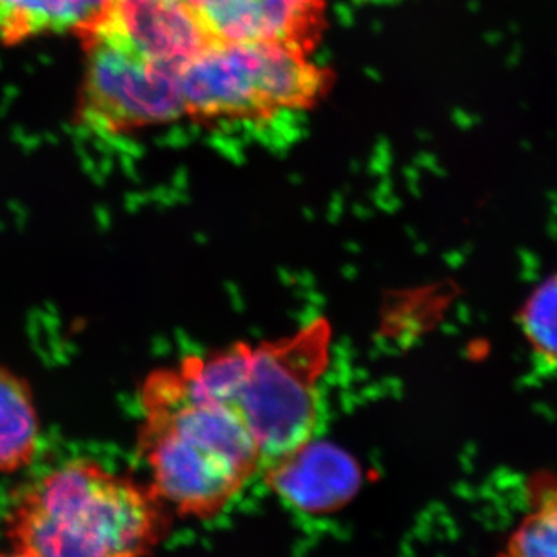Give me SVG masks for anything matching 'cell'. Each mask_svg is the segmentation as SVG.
Here are the masks:
<instances>
[{"mask_svg":"<svg viewBox=\"0 0 557 557\" xmlns=\"http://www.w3.org/2000/svg\"><path fill=\"white\" fill-rule=\"evenodd\" d=\"M138 395V454L150 486L182 518H218L262 467L247 423L182 362L150 372Z\"/></svg>","mask_w":557,"mask_h":557,"instance_id":"1","label":"cell"},{"mask_svg":"<svg viewBox=\"0 0 557 557\" xmlns=\"http://www.w3.org/2000/svg\"><path fill=\"white\" fill-rule=\"evenodd\" d=\"M152 486L75 458L28 483L3 518V545L20 557H137L170 533Z\"/></svg>","mask_w":557,"mask_h":557,"instance_id":"2","label":"cell"},{"mask_svg":"<svg viewBox=\"0 0 557 557\" xmlns=\"http://www.w3.org/2000/svg\"><path fill=\"white\" fill-rule=\"evenodd\" d=\"M332 339V325L318 318L285 338L237 343L180 362L208 394L239 413L258 442L263 467L313 438L318 384Z\"/></svg>","mask_w":557,"mask_h":557,"instance_id":"3","label":"cell"},{"mask_svg":"<svg viewBox=\"0 0 557 557\" xmlns=\"http://www.w3.org/2000/svg\"><path fill=\"white\" fill-rule=\"evenodd\" d=\"M309 49L288 42L211 40L182 69L186 116L255 120L309 109L329 87Z\"/></svg>","mask_w":557,"mask_h":557,"instance_id":"4","label":"cell"},{"mask_svg":"<svg viewBox=\"0 0 557 557\" xmlns=\"http://www.w3.org/2000/svg\"><path fill=\"white\" fill-rule=\"evenodd\" d=\"M86 69L76 121L100 134H129L186 116L182 67L135 57L95 36H83Z\"/></svg>","mask_w":557,"mask_h":557,"instance_id":"5","label":"cell"},{"mask_svg":"<svg viewBox=\"0 0 557 557\" xmlns=\"http://www.w3.org/2000/svg\"><path fill=\"white\" fill-rule=\"evenodd\" d=\"M83 36L182 69L211 42L185 0H109Z\"/></svg>","mask_w":557,"mask_h":557,"instance_id":"6","label":"cell"},{"mask_svg":"<svg viewBox=\"0 0 557 557\" xmlns=\"http://www.w3.org/2000/svg\"><path fill=\"white\" fill-rule=\"evenodd\" d=\"M263 482L289 507L330 515L350 504L362 485L357 458L330 442L311 438L260 468Z\"/></svg>","mask_w":557,"mask_h":557,"instance_id":"7","label":"cell"},{"mask_svg":"<svg viewBox=\"0 0 557 557\" xmlns=\"http://www.w3.org/2000/svg\"><path fill=\"white\" fill-rule=\"evenodd\" d=\"M211 40L288 42L309 49L324 0H185Z\"/></svg>","mask_w":557,"mask_h":557,"instance_id":"8","label":"cell"},{"mask_svg":"<svg viewBox=\"0 0 557 557\" xmlns=\"http://www.w3.org/2000/svg\"><path fill=\"white\" fill-rule=\"evenodd\" d=\"M109 0H0V44L14 47L50 35H78Z\"/></svg>","mask_w":557,"mask_h":557,"instance_id":"9","label":"cell"},{"mask_svg":"<svg viewBox=\"0 0 557 557\" xmlns=\"http://www.w3.org/2000/svg\"><path fill=\"white\" fill-rule=\"evenodd\" d=\"M39 445L40 418L30 384L0 364V475L30 467Z\"/></svg>","mask_w":557,"mask_h":557,"instance_id":"10","label":"cell"},{"mask_svg":"<svg viewBox=\"0 0 557 557\" xmlns=\"http://www.w3.org/2000/svg\"><path fill=\"white\" fill-rule=\"evenodd\" d=\"M530 509L509 534L504 555L557 557V474L541 471L527 483Z\"/></svg>","mask_w":557,"mask_h":557,"instance_id":"11","label":"cell"},{"mask_svg":"<svg viewBox=\"0 0 557 557\" xmlns=\"http://www.w3.org/2000/svg\"><path fill=\"white\" fill-rule=\"evenodd\" d=\"M523 338L539 364L557 370V273L531 292L519 311Z\"/></svg>","mask_w":557,"mask_h":557,"instance_id":"12","label":"cell"}]
</instances>
